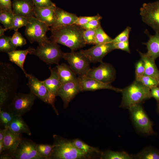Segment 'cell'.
<instances>
[{
  "label": "cell",
  "instance_id": "7dc6e473",
  "mask_svg": "<svg viewBox=\"0 0 159 159\" xmlns=\"http://www.w3.org/2000/svg\"><path fill=\"white\" fill-rule=\"evenodd\" d=\"M7 128H4L0 130V141H3Z\"/></svg>",
  "mask_w": 159,
  "mask_h": 159
},
{
  "label": "cell",
  "instance_id": "d6986e66",
  "mask_svg": "<svg viewBox=\"0 0 159 159\" xmlns=\"http://www.w3.org/2000/svg\"><path fill=\"white\" fill-rule=\"evenodd\" d=\"M56 5L47 7H34L35 17L49 26L51 27L54 22Z\"/></svg>",
  "mask_w": 159,
  "mask_h": 159
},
{
  "label": "cell",
  "instance_id": "44dd1931",
  "mask_svg": "<svg viewBox=\"0 0 159 159\" xmlns=\"http://www.w3.org/2000/svg\"><path fill=\"white\" fill-rule=\"evenodd\" d=\"M49 69L51 72L50 76L42 82L51 94L56 97L57 96L58 91L62 84L59 77L56 67L52 68L50 66Z\"/></svg>",
  "mask_w": 159,
  "mask_h": 159
},
{
  "label": "cell",
  "instance_id": "cb8c5ba5",
  "mask_svg": "<svg viewBox=\"0 0 159 159\" xmlns=\"http://www.w3.org/2000/svg\"><path fill=\"white\" fill-rule=\"evenodd\" d=\"M59 77L62 84L77 79L76 74L69 66L62 63L56 66Z\"/></svg>",
  "mask_w": 159,
  "mask_h": 159
},
{
  "label": "cell",
  "instance_id": "4dcf8cb0",
  "mask_svg": "<svg viewBox=\"0 0 159 159\" xmlns=\"http://www.w3.org/2000/svg\"><path fill=\"white\" fill-rule=\"evenodd\" d=\"M95 37L94 45L111 42L112 40L104 31L101 26L95 30Z\"/></svg>",
  "mask_w": 159,
  "mask_h": 159
},
{
  "label": "cell",
  "instance_id": "f907efd6",
  "mask_svg": "<svg viewBox=\"0 0 159 159\" xmlns=\"http://www.w3.org/2000/svg\"><path fill=\"white\" fill-rule=\"evenodd\" d=\"M157 110L158 112L159 113V102H157Z\"/></svg>",
  "mask_w": 159,
  "mask_h": 159
},
{
  "label": "cell",
  "instance_id": "2e32d148",
  "mask_svg": "<svg viewBox=\"0 0 159 159\" xmlns=\"http://www.w3.org/2000/svg\"><path fill=\"white\" fill-rule=\"evenodd\" d=\"M81 91H93L101 89H109L121 92L122 89L114 87L110 84L102 82L86 76L78 77Z\"/></svg>",
  "mask_w": 159,
  "mask_h": 159
},
{
  "label": "cell",
  "instance_id": "f35d334b",
  "mask_svg": "<svg viewBox=\"0 0 159 159\" xmlns=\"http://www.w3.org/2000/svg\"><path fill=\"white\" fill-rule=\"evenodd\" d=\"M102 18V17L99 14L92 16H80L78 17L74 24L81 26L93 20Z\"/></svg>",
  "mask_w": 159,
  "mask_h": 159
},
{
  "label": "cell",
  "instance_id": "4316f807",
  "mask_svg": "<svg viewBox=\"0 0 159 159\" xmlns=\"http://www.w3.org/2000/svg\"><path fill=\"white\" fill-rule=\"evenodd\" d=\"M138 159H159V151L152 147H148L137 154L133 155Z\"/></svg>",
  "mask_w": 159,
  "mask_h": 159
},
{
  "label": "cell",
  "instance_id": "7c38bea8",
  "mask_svg": "<svg viewBox=\"0 0 159 159\" xmlns=\"http://www.w3.org/2000/svg\"><path fill=\"white\" fill-rule=\"evenodd\" d=\"M115 70L110 64L102 62L97 67L90 68L86 77L110 84L115 80Z\"/></svg>",
  "mask_w": 159,
  "mask_h": 159
},
{
  "label": "cell",
  "instance_id": "4fadbf2b",
  "mask_svg": "<svg viewBox=\"0 0 159 159\" xmlns=\"http://www.w3.org/2000/svg\"><path fill=\"white\" fill-rule=\"evenodd\" d=\"M35 143L31 140L22 138L15 151L11 154L15 159H42L38 154Z\"/></svg>",
  "mask_w": 159,
  "mask_h": 159
},
{
  "label": "cell",
  "instance_id": "836d02e7",
  "mask_svg": "<svg viewBox=\"0 0 159 159\" xmlns=\"http://www.w3.org/2000/svg\"><path fill=\"white\" fill-rule=\"evenodd\" d=\"M15 115L9 111H6L0 109V120L4 128H8Z\"/></svg>",
  "mask_w": 159,
  "mask_h": 159
},
{
  "label": "cell",
  "instance_id": "484cf974",
  "mask_svg": "<svg viewBox=\"0 0 159 159\" xmlns=\"http://www.w3.org/2000/svg\"><path fill=\"white\" fill-rule=\"evenodd\" d=\"M8 128L16 133H25L29 135H31L29 127L21 116L15 115Z\"/></svg>",
  "mask_w": 159,
  "mask_h": 159
},
{
  "label": "cell",
  "instance_id": "7a4b0ae2",
  "mask_svg": "<svg viewBox=\"0 0 159 159\" xmlns=\"http://www.w3.org/2000/svg\"><path fill=\"white\" fill-rule=\"evenodd\" d=\"M84 29L76 24L51 27V40L75 51L85 46L83 38Z\"/></svg>",
  "mask_w": 159,
  "mask_h": 159
},
{
  "label": "cell",
  "instance_id": "e575fe53",
  "mask_svg": "<svg viewBox=\"0 0 159 159\" xmlns=\"http://www.w3.org/2000/svg\"><path fill=\"white\" fill-rule=\"evenodd\" d=\"M27 22V18L14 15L12 27L10 30H14L15 31H17L19 28L25 26Z\"/></svg>",
  "mask_w": 159,
  "mask_h": 159
},
{
  "label": "cell",
  "instance_id": "9c48e42d",
  "mask_svg": "<svg viewBox=\"0 0 159 159\" xmlns=\"http://www.w3.org/2000/svg\"><path fill=\"white\" fill-rule=\"evenodd\" d=\"M25 76L28 79L27 85L30 92L43 102L51 105L57 113L54 105L55 97L51 94L42 81L39 80L32 74L27 73Z\"/></svg>",
  "mask_w": 159,
  "mask_h": 159
},
{
  "label": "cell",
  "instance_id": "816d5d0a",
  "mask_svg": "<svg viewBox=\"0 0 159 159\" xmlns=\"http://www.w3.org/2000/svg\"><path fill=\"white\" fill-rule=\"evenodd\" d=\"M158 86L159 87V85H158Z\"/></svg>",
  "mask_w": 159,
  "mask_h": 159
},
{
  "label": "cell",
  "instance_id": "30bf717a",
  "mask_svg": "<svg viewBox=\"0 0 159 159\" xmlns=\"http://www.w3.org/2000/svg\"><path fill=\"white\" fill-rule=\"evenodd\" d=\"M36 96L33 94L16 93L8 107L9 112L14 115L21 116L32 108Z\"/></svg>",
  "mask_w": 159,
  "mask_h": 159
},
{
  "label": "cell",
  "instance_id": "83f0119b",
  "mask_svg": "<svg viewBox=\"0 0 159 159\" xmlns=\"http://www.w3.org/2000/svg\"><path fill=\"white\" fill-rule=\"evenodd\" d=\"M102 159H132L133 155L124 151H114L108 150L102 153Z\"/></svg>",
  "mask_w": 159,
  "mask_h": 159
},
{
  "label": "cell",
  "instance_id": "5bb4252c",
  "mask_svg": "<svg viewBox=\"0 0 159 159\" xmlns=\"http://www.w3.org/2000/svg\"><path fill=\"white\" fill-rule=\"evenodd\" d=\"M114 50L112 42L95 45L87 49L81 50L90 62H102L104 57Z\"/></svg>",
  "mask_w": 159,
  "mask_h": 159
},
{
  "label": "cell",
  "instance_id": "681fc988",
  "mask_svg": "<svg viewBox=\"0 0 159 159\" xmlns=\"http://www.w3.org/2000/svg\"><path fill=\"white\" fill-rule=\"evenodd\" d=\"M6 31L4 28H3L1 26H0V36L4 35V32Z\"/></svg>",
  "mask_w": 159,
  "mask_h": 159
},
{
  "label": "cell",
  "instance_id": "603a6c76",
  "mask_svg": "<svg viewBox=\"0 0 159 159\" xmlns=\"http://www.w3.org/2000/svg\"><path fill=\"white\" fill-rule=\"evenodd\" d=\"M35 49L29 47L24 50H14L8 53L9 60L19 66L26 75L27 73L24 68V64L28 54H31Z\"/></svg>",
  "mask_w": 159,
  "mask_h": 159
},
{
  "label": "cell",
  "instance_id": "8d00e7d4",
  "mask_svg": "<svg viewBox=\"0 0 159 159\" xmlns=\"http://www.w3.org/2000/svg\"><path fill=\"white\" fill-rule=\"evenodd\" d=\"M131 29L130 27L127 26L123 31L119 34L114 39H112L111 42L115 43L129 41V34Z\"/></svg>",
  "mask_w": 159,
  "mask_h": 159
},
{
  "label": "cell",
  "instance_id": "d6a6232c",
  "mask_svg": "<svg viewBox=\"0 0 159 159\" xmlns=\"http://www.w3.org/2000/svg\"><path fill=\"white\" fill-rule=\"evenodd\" d=\"M53 147V145L37 144V149L38 154L43 159H49L52 153Z\"/></svg>",
  "mask_w": 159,
  "mask_h": 159
},
{
  "label": "cell",
  "instance_id": "ba28073f",
  "mask_svg": "<svg viewBox=\"0 0 159 159\" xmlns=\"http://www.w3.org/2000/svg\"><path fill=\"white\" fill-rule=\"evenodd\" d=\"M62 58L68 62L70 67L78 77L86 76L91 68L90 62L80 51L63 52Z\"/></svg>",
  "mask_w": 159,
  "mask_h": 159
},
{
  "label": "cell",
  "instance_id": "c3c4849f",
  "mask_svg": "<svg viewBox=\"0 0 159 159\" xmlns=\"http://www.w3.org/2000/svg\"><path fill=\"white\" fill-rule=\"evenodd\" d=\"M5 150V148L3 141H0V153L1 154L2 152Z\"/></svg>",
  "mask_w": 159,
  "mask_h": 159
},
{
  "label": "cell",
  "instance_id": "3957f363",
  "mask_svg": "<svg viewBox=\"0 0 159 159\" xmlns=\"http://www.w3.org/2000/svg\"><path fill=\"white\" fill-rule=\"evenodd\" d=\"M150 91V88L135 80L129 86L122 89L120 107L128 109L133 106L140 104L151 98Z\"/></svg>",
  "mask_w": 159,
  "mask_h": 159
},
{
  "label": "cell",
  "instance_id": "1f68e13d",
  "mask_svg": "<svg viewBox=\"0 0 159 159\" xmlns=\"http://www.w3.org/2000/svg\"><path fill=\"white\" fill-rule=\"evenodd\" d=\"M14 16L13 13L0 10V22L6 30L11 28Z\"/></svg>",
  "mask_w": 159,
  "mask_h": 159
},
{
  "label": "cell",
  "instance_id": "f6af8a7d",
  "mask_svg": "<svg viewBox=\"0 0 159 159\" xmlns=\"http://www.w3.org/2000/svg\"><path fill=\"white\" fill-rule=\"evenodd\" d=\"M0 10L13 13L12 2L11 0H0Z\"/></svg>",
  "mask_w": 159,
  "mask_h": 159
},
{
  "label": "cell",
  "instance_id": "7bdbcfd3",
  "mask_svg": "<svg viewBox=\"0 0 159 159\" xmlns=\"http://www.w3.org/2000/svg\"><path fill=\"white\" fill-rule=\"evenodd\" d=\"M35 6L47 7L55 5L51 0H32Z\"/></svg>",
  "mask_w": 159,
  "mask_h": 159
},
{
  "label": "cell",
  "instance_id": "ee69618b",
  "mask_svg": "<svg viewBox=\"0 0 159 159\" xmlns=\"http://www.w3.org/2000/svg\"><path fill=\"white\" fill-rule=\"evenodd\" d=\"M112 44L114 49H120L130 53L129 41L112 43Z\"/></svg>",
  "mask_w": 159,
  "mask_h": 159
},
{
  "label": "cell",
  "instance_id": "5b68a950",
  "mask_svg": "<svg viewBox=\"0 0 159 159\" xmlns=\"http://www.w3.org/2000/svg\"><path fill=\"white\" fill-rule=\"evenodd\" d=\"M58 44L48 38L39 43L31 54L37 56L48 64H58L63 53Z\"/></svg>",
  "mask_w": 159,
  "mask_h": 159
},
{
  "label": "cell",
  "instance_id": "52a82bcc",
  "mask_svg": "<svg viewBox=\"0 0 159 159\" xmlns=\"http://www.w3.org/2000/svg\"><path fill=\"white\" fill-rule=\"evenodd\" d=\"M27 19L24 35L30 43L37 42L39 44L48 38L46 36L47 32L50 29L48 26L35 16Z\"/></svg>",
  "mask_w": 159,
  "mask_h": 159
},
{
  "label": "cell",
  "instance_id": "f1b7e54d",
  "mask_svg": "<svg viewBox=\"0 0 159 159\" xmlns=\"http://www.w3.org/2000/svg\"><path fill=\"white\" fill-rule=\"evenodd\" d=\"M72 142L78 149L90 156L94 153L100 154L101 155L102 154V153L97 148L91 146L78 139L74 140Z\"/></svg>",
  "mask_w": 159,
  "mask_h": 159
},
{
  "label": "cell",
  "instance_id": "ab89813d",
  "mask_svg": "<svg viewBox=\"0 0 159 159\" xmlns=\"http://www.w3.org/2000/svg\"><path fill=\"white\" fill-rule=\"evenodd\" d=\"M144 85L150 89L158 86L159 83L153 78L145 75H144L140 79L139 81Z\"/></svg>",
  "mask_w": 159,
  "mask_h": 159
},
{
  "label": "cell",
  "instance_id": "d590c367",
  "mask_svg": "<svg viewBox=\"0 0 159 159\" xmlns=\"http://www.w3.org/2000/svg\"><path fill=\"white\" fill-rule=\"evenodd\" d=\"M11 40L12 44L16 48L22 47L26 44V40L18 30L15 31L11 37Z\"/></svg>",
  "mask_w": 159,
  "mask_h": 159
},
{
  "label": "cell",
  "instance_id": "d4e9b609",
  "mask_svg": "<svg viewBox=\"0 0 159 159\" xmlns=\"http://www.w3.org/2000/svg\"><path fill=\"white\" fill-rule=\"evenodd\" d=\"M148 42L143 44L146 45L147 52L146 54L155 60L159 57V34L155 33L154 35H149Z\"/></svg>",
  "mask_w": 159,
  "mask_h": 159
},
{
  "label": "cell",
  "instance_id": "7402d4cb",
  "mask_svg": "<svg viewBox=\"0 0 159 159\" xmlns=\"http://www.w3.org/2000/svg\"><path fill=\"white\" fill-rule=\"evenodd\" d=\"M144 65V75L150 77L159 83V70L155 63V60L148 56L146 53L138 51Z\"/></svg>",
  "mask_w": 159,
  "mask_h": 159
},
{
  "label": "cell",
  "instance_id": "74e56055",
  "mask_svg": "<svg viewBox=\"0 0 159 159\" xmlns=\"http://www.w3.org/2000/svg\"><path fill=\"white\" fill-rule=\"evenodd\" d=\"M95 30H84L83 35V38L86 44H94L96 34Z\"/></svg>",
  "mask_w": 159,
  "mask_h": 159
},
{
  "label": "cell",
  "instance_id": "8fae6325",
  "mask_svg": "<svg viewBox=\"0 0 159 159\" xmlns=\"http://www.w3.org/2000/svg\"><path fill=\"white\" fill-rule=\"evenodd\" d=\"M140 14L143 21L159 34V0L143 4Z\"/></svg>",
  "mask_w": 159,
  "mask_h": 159
},
{
  "label": "cell",
  "instance_id": "60d3db41",
  "mask_svg": "<svg viewBox=\"0 0 159 159\" xmlns=\"http://www.w3.org/2000/svg\"><path fill=\"white\" fill-rule=\"evenodd\" d=\"M145 68L144 63L141 59L135 65V80L139 81L141 78L144 75Z\"/></svg>",
  "mask_w": 159,
  "mask_h": 159
},
{
  "label": "cell",
  "instance_id": "bcb514c9",
  "mask_svg": "<svg viewBox=\"0 0 159 159\" xmlns=\"http://www.w3.org/2000/svg\"><path fill=\"white\" fill-rule=\"evenodd\" d=\"M150 89L151 98H154L157 102H159V87L157 86Z\"/></svg>",
  "mask_w": 159,
  "mask_h": 159
},
{
  "label": "cell",
  "instance_id": "ffe728a7",
  "mask_svg": "<svg viewBox=\"0 0 159 159\" xmlns=\"http://www.w3.org/2000/svg\"><path fill=\"white\" fill-rule=\"evenodd\" d=\"M21 134L15 133L7 128L3 140L5 150H7L11 155L22 139Z\"/></svg>",
  "mask_w": 159,
  "mask_h": 159
},
{
  "label": "cell",
  "instance_id": "e0dca14e",
  "mask_svg": "<svg viewBox=\"0 0 159 159\" xmlns=\"http://www.w3.org/2000/svg\"><path fill=\"white\" fill-rule=\"evenodd\" d=\"M34 7L32 0H14L12 2L14 14L26 18L35 16Z\"/></svg>",
  "mask_w": 159,
  "mask_h": 159
},
{
  "label": "cell",
  "instance_id": "f546056e",
  "mask_svg": "<svg viewBox=\"0 0 159 159\" xmlns=\"http://www.w3.org/2000/svg\"><path fill=\"white\" fill-rule=\"evenodd\" d=\"M11 37L4 35L0 36V51L8 53L16 50V48L12 44Z\"/></svg>",
  "mask_w": 159,
  "mask_h": 159
},
{
  "label": "cell",
  "instance_id": "9a60e30c",
  "mask_svg": "<svg viewBox=\"0 0 159 159\" xmlns=\"http://www.w3.org/2000/svg\"><path fill=\"white\" fill-rule=\"evenodd\" d=\"M81 91L78 77L77 79L61 85L57 92V96H59L64 103V108L75 96Z\"/></svg>",
  "mask_w": 159,
  "mask_h": 159
},
{
  "label": "cell",
  "instance_id": "277c9868",
  "mask_svg": "<svg viewBox=\"0 0 159 159\" xmlns=\"http://www.w3.org/2000/svg\"><path fill=\"white\" fill-rule=\"evenodd\" d=\"M53 149L49 159H80L90 155L78 149L70 141L56 135H53Z\"/></svg>",
  "mask_w": 159,
  "mask_h": 159
},
{
  "label": "cell",
  "instance_id": "ac0fdd59",
  "mask_svg": "<svg viewBox=\"0 0 159 159\" xmlns=\"http://www.w3.org/2000/svg\"><path fill=\"white\" fill-rule=\"evenodd\" d=\"M78 16L57 7L54 22L51 27H57L74 24Z\"/></svg>",
  "mask_w": 159,
  "mask_h": 159
},
{
  "label": "cell",
  "instance_id": "8992f818",
  "mask_svg": "<svg viewBox=\"0 0 159 159\" xmlns=\"http://www.w3.org/2000/svg\"><path fill=\"white\" fill-rule=\"evenodd\" d=\"M131 118L137 130L147 135H154L153 123L148 117L141 104L133 106L128 109Z\"/></svg>",
  "mask_w": 159,
  "mask_h": 159
},
{
  "label": "cell",
  "instance_id": "6da1fadb",
  "mask_svg": "<svg viewBox=\"0 0 159 159\" xmlns=\"http://www.w3.org/2000/svg\"><path fill=\"white\" fill-rule=\"evenodd\" d=\"M19 75L10 63L0 62V109L9 107L19 87Z\"/></svg>",
  "mask_w": 159,
  "mask_h": 159
},
{
  "label": "cell",
  "instance_id": "b9f144b4",
  "mask_svg": "<svg viewBox=\"0 0 159 159\" xmlns=\"http://www.w3.org/2000/svg\"><path fill=\"white\" fill-rule=\"evenodd\" d=\"M101 19H98L93 20L80 26L85 30H95L101 26L100 24Z\"/></svg>",
  "mask_w": 159,
  "mask_h": 159
}]
</instances>
